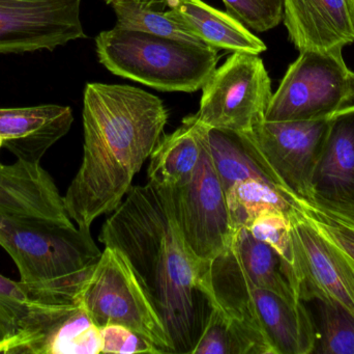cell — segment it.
Wrapping results in <instances>:
<instances>
[{"label":"cell","instance_id":"1","mask_svg":"<svg viewBox=\"0 0 354 354\" xmlns=\"http://www.w3.org/2000/svg\"><path fill=\"white\" fill-rule=\"evenodd\" d=\"M99 240L128 260L165 326L174 353L192 354L212 306L202 287L207 267L183 240L171 189L149 182L132 185L102 227Z\"/></svg>","mask_w":354,"mask_h":354},{"label":"cell","instance_id":"2","mask_svg":"<svg viewBox=\"0 0 354 354\" xmlns=\"http://www.w3.org/2000/svg\"><path fill=\"white\" fill-rule=\"evenodd\" d=\"M83 158L64 197L80 229L112 213L164 134L168 110L157 96L130 85L89 82L83 95Z\"/></svg>","mask_w":354,"mask_h":354},{"label":"cell","instance_id":"3","mask_svg":"<svg viewBox=\"0 0 354 354\" xmlns=\"http://www.w3.org/2000/svg\"><path fill=\"white\" fill-rule=\"evenodd\" d=\"M0 247L18 267L20 282L50 307L80 303L103 251L91 229L0 215Z\"/></svg>","mask_w":354,"mask_h":354},{"label":"cell","instance_id":"4","mask_svg":"<svg viewBox=\"0 0 354 354\" xmlns=\"http://www.w3.org/2000/svg\"><path fill=\"white\" fill-rule=\"evenodd\" d=\"M95 49L110 72L164 91H199L218 60V49L206 44L116 26L97 35Z\"/></svg>","mask_w":354,"mask_h":354},{"label":"cell","instance_id":"5","mask_svg":"<svg viewBox=\"0 0 354 354\" xmlns=\"http://www.w3.org/2000/svg\"><path fill=\"white\" fill-rule=\"evenodd\" d=\"M202 286L212 306L261 330L276 354H311L316 324L304 301L252 284L226 251L208 264Z\"/></svg>","mask_w":354,"mask_h":354},{"label":"cell","instance_id":"6","mask_svg":"<svg viewBox=\"0 0 354 354\" xmlns=\"http://www.w3.org/2000/svg\"><path fill=\"white\" fill-rule=\"evenodd\" d=\"M354 104V72L340 51H303L272 94L264 121L332 118Z\"/></svg>","mask_w":354,"mask_h":354},{"label":"cell","instance_id":"7","mask_svg":"<svg viewBox=\"0 0 354 354\" xmlns=\"http://www.w3.org/2000/svg\"><path fill=\"white\" fill-rule=\"evenodd\" d=\"M80 303L100 328L109 324L126 326L147 339L161 353H174L159 314L118 249L105 247L83 288Z\"/></svg>","mask_w":354,"mask_h":354},{"label":"cell","instance_id":"8","mask_svg":"<svg viewBox=\"0 0 354 354\" xmlns=\"http://www.w3.org/2000/svg\"><path fill=\"white\" fill-rule=\"evenodd\" d=\"M272 96L263 60L255 54L234 52L202 87L195 116L208 128L250 132L264 121Z\"/></svg>","mask_w":354,"mask_h":354},{"label":"cell","instance_id":"9","mask_svg":"<svg viewBox=\"0 0 354 354\" xmlns=\"http://www.w3.org/2000/svg\"><path fill=\"white\" fill-rule=\"evenodd\" d=\"M170 189L183 240L194 257L207 267L230 247L236 228L231 220L226 191L212 161L206 127L197 168L187 183Z\"/></svg>","mask_w":354,"mask_h":354},{"label":"cell","instance_id":"10","mask_svg":"<svg viewBox=\"0 0 354 354\" xmlns=\"http://www.w3.org/2000/svg\"><path fill=\"white\" fill-rule=\"evenodd\" d=\"M330 120L262 121L241 134L258 162L287 195L307 200Z\"/></svg>","mask_w":354,"mask_h":354},{"label":"cell","instance_id":"11","mask_svg":"<svg viewBox=\"0 0 354 354\" xmlns=\"http://www.w3.org/2000/svg\"><path fill=\"white\" fill-rule=\"evenodd\" d=\"M291 222L292 287L301 301H333L354 315V267L305 218L301 206Z\"/></svg>","mask_w":354,"mask_h":354},{"label":"cell","instance_id":"12","mask_svg":"<svg viewBox=\"0 0 354 354\" xmlns=\"http://www.w3.org/2000/svg\"><path fill=\"white\" fill-rule=\"evenodd\" d=\"M82 0H0V55L48 50L85 39Z\"/></svg>","mask_w":354,"mask_h":354},{"label":"cell","instance_id":"13","mask_svg":"<svg viewBox=\"0 0 354 354\" xmlns=\"http://www.w3.org/2000/svg\"><path fill=\"white\" fill-rule=\"evenodd\" d=\"M0 215L73 226L51 175L39 163H0Z\"/></svg>","mask_w":354,"mask_h":354},{"label":"cell","instance_id":"14","mask_svg":"<svg viewBox=\"0 0 354 354\" xmlns=\"http://www.w3.org/2000/svg\"><path fill=\"white\" fill-rule=\"evenodd\" d=\"M80 303L44 305L22 282L0 274V353L30 354L33 347Z\"/></svg>","mask_w":354,"mask_h":354},{"label":"cell","instance_id":"15","mask_svg":"<svg viewBox=\"0 0 354 354\" xmlns=\"http://www.w3.org/2000/svg\"><path fill=\"white\" fill-rule=\"evenodd\" d=\"M285 26L303 51H340L354 42L347 0H283Z\"/></svg>","mask_w":354,"mask_h":354},{"label":"cell","instance_id":"16","mask_svg":"<svg viewBox=\"0 0 354 354\" xmlns=\"http://www.w3.org/2000/svg\"><path fill=\"white\" fill-rule=\"evenodd\" d=\"M73 122L68 106L0 108V136L17 159L39 163L48 150L68 134Z\"/></svg>","mask_w":354,"mask_h":354},{"label":"cell","instance_id":"17","mask_svg":"<svg viewBox=\"0 0 354 354\" xmlns=\"http://www.w3.org/2000/svg\"><path fill=\"white\" fill-rule=\"evenodd\" d=\"M311 197H354V104L330 120L314 170L311 195L308 199Z\"/></svg>","mask_w":354,"mask_h":354},{"label":"cell","instance_id":"18","mask_svg":"<svg viewBox=\"0 0 354 354\" xmlns=\"http://www.w3.org/2000/svg\"><path fill=\"white\" fill-rule=\"evenodd\" d=\"M170 12L204 44L227 51L259 55L266 46L241 21L202 0H168Z\"/></svg>","mask_w":354,"mask_h":354},{"label":"cell","instance_id":"19","mask_svg":"<svg viewBox=\"0 0 354 354\" xmlns=\"http://www.w3.org/2000/svg\"><path fill=\"white\" fill-rule=\"evenodd\" d=\"M204 133V125L191 114L176 131L163 134L149 157L147 182L170 188L187 183L199 163Z\"/></svg>","mask_w":354,"mask_h":354},{"label":"cell","instance_id":"20","mask_svg":"<svg viewBox=\"0 0 354 354\" xmlns=\"http://www.w3.org/2000/svg\"><path fill=\"white\" fill-rule=\"evenodd\" d=\"M225 251L252 284L288 301L299 299L292 287V270L288 264L245 227L236 229L230 247Z\"/></svg>","mask_w":354,"mask_h":354},{"label":"cell","instance_id":"21","mask_svg":"<svg viewBox=\"0 0 354 354\" xmlns=\"http://www.w3.org/2000/svg\"><path fill=\"white\" fill-rule=\"evenodd\" d=\"M192 354H276V351L261 330L212 306Z\"/></svg>","mask_w":354,"mask_h":354},{"label":"cell","instance_id":"22","mask_svg":"<svg viewBox=\"0 0 354 354\" xmlns=\"http://www.w3.org/2000/svg\"><path fill=\"white\" fill-rule=\"evenodd\" d=\"M206 136L214 168L225 191L237 181L248 179L263 181L283 191L256 159L241 133L206 127Z\"/></svg>","mask_w":354,"mask_h":354},{"label":"cell","instance_id":"23","mask_svg":"<svg viewBox=\"0 0 354 354\" xmlns=\"http://www.w3.org/2000/svg\"><path fill=\"white\" fill-rule=\"evenodd\" d=\"M226 197L236 229L247 228L263 211L277 210L289 216L299 206L297 200L278 187L256 179L237 181L226 191Z\"/></svg>","mask_w":354,"mask_h":354},{"label":"cell","instance_id":"24","mask_svg":"<svg viewBox=\"0 0 354 354\" xmlns=\"http://www.w3.org/2000/svg\"><path fill=\"white\" fill-rule=\"evenodd\" d=\"M102 353L101 328L82 305L60 320L37 346L35 354Z\"/></svg>","mask_w":354,"mask_h":354},{"label":"cell","instance_id":"25","mask_svg":"<svg viewBox=\"0 0 354 354\" xmlns=\"http://www.w3.org/2000/svg\"><path fill=\"white\" fill-rule=\"evenodd\" d=\"M111 4L118 28L204 44L169 10L163 12L134 0H115Z\"/></svg>","mask_w":354,"mask_h":354},{"label":"cell","instance_id":"26","mask_svg":"<svg viewBox=\"0 0 354 354\" xmlns=\"http://www.w3.org/2000/svg\"><path fill=\"white\" fill-rule=\"evenodd\" d=\"M317 308V343L314 353L354 354V315L333 301H314Z\"/></svg>","mask_w":354,"mask_h":354},{"label":"cell","instance_id":"27","mask_svg":"<svg viewBox=\"0 0 354 354\" xmlns=\"http://www.w3.org/2000/svg\"><path fill=\"white\" fill-rule=\"evenodd\" d=\"M247 229L256 239L272 247L292 270L291 222L286 214L277 210L263 211Z\"/></svg>","mask_w":354,"mask_h":354},{"label":"cell","instance_id":"28","mask_svg":"<svg viewBox=\"0 0 354 354\" xmlns=\"http://www.w3.org/2000/svg\"><path fill=\"white\" fill-rule=\"evenodd\" d=\"M227 12L257 33L270 30L284 16L283 0H223Z\"/></svg>","mask_w":354,"mask_h":354},{"label":"cell","instance_id":"29","mask_svg":"<svg viewBox=\"0 0 354 354\" xmlns=\"http://www.w3.org/2000/svg\"><path fill=\"white\" fill-rule=\"evenodd\" d=\"M102 353L162 354L151 342L138 333L120 324L101 328Z\"/></svg>","mask_w":354,"mask_h":354},{"label":"cell","instance_id":"30","mask_svg":"<svg viewBox=\"0 0 354 354\" xmlns=\"http://www.w3.org/2000/svg\"><path fill=\"white\" fill-rule=\"evenodd\" d=\"M299 205L310 224L338 249L354 267V230L334 222L320 212L305 207L299 203Z\"/></svg>","mask_w":354,"mask_h":354},{"label":"cell","instance_id":"31","mask_svg":"<svg viewBox=\"0 0 354 354\" xmlns=\"http://www.w3.org/2000/svg\"><path fill=\"white\" fill-rule=\"evenodd\" d=\"M295 200L301 205L320 212L334 222L354 230V197L347 200H326L320 197Z\"/></svg>","mask_w":354,"mask_h":354},{"label":"cell","instance_id":"32","mask_svg":"<svg viewBox=\"0 0 354 354\" xmlns=\"http://www.w3.org/2000/svg\"><path fill=\"white\" fill-rule=\"evenodd\" d=\"M104 1L106 3L111 4L115 0H104ZM134 1L140 2V3L145 4L149 8H157V10L166 8L168 3V0H134Z\"/></svg>","mask_w":354,"mask_h":354},{"label":"cell","instance_id":"33","mask_svg":"<svg viewBox=\"0 0 354 354\" xmlns=\"http://www.w3.org/2000/svg\"><path fill=\"white\" fill-rule=\"evenodd\" d=\"M348 4L349 12H351V20H353L354 26V0H347Z\"/></svg>","mask_w":354,"mask_h":354},{"label":"cell","instance_id":"34","mask_svg":"<svg viewBox=\"0 0 354 354\" xmlns=\"http://www.w3.org/2000/svg\"><path fill=\"white\" fill-rule=\"evenodd\" d=\"M2 147H3V139H2L1 136H0V150H1Z\"/></svg>","mask_w":354,"mask_h":354}]
</instances>
